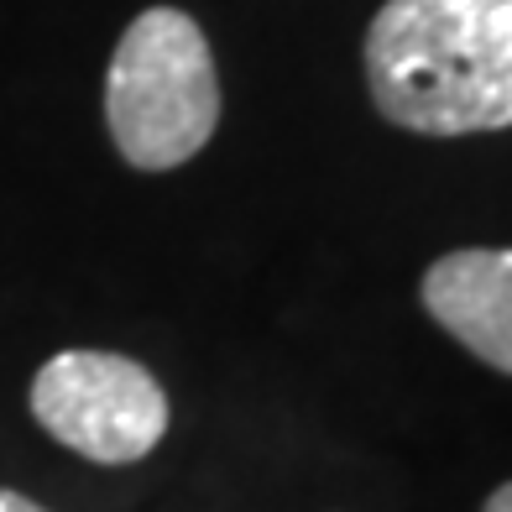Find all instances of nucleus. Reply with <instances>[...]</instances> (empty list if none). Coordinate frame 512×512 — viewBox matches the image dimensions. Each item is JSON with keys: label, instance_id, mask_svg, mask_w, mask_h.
Masks as SVG:
<instances>
[{"label": "nucleus", "instance_id": "f257e3e1", "mask_svg": "<svg viewBox=\"0 0 512 512\" xmlns=\"http://www.w3.org/2000/svg\"><path fill=\"white\" fill-rule=\"evenodd\" d=\"M366 89L418 136L507 131L512 0H387L366 27Z\"/></svg>", "mask_w": 512, "mask_h": 512}, {"label": "nucleus", "instance_id": "f03ea898", "mask_svg": "<svg viewBox=\"0 0 512 512\" xmlns=\"http://www.w3.org/2000/svg\"><path fill=\"white\" fill-rule=\"evenodd\" d=\"M105 126L131 168L168 173L209 147L220 126V79L199 21L152 6L121 32L105 74Z\"/></svg>", "mask_w": 512, "mask_h": 512}, {"label": "nucleus", "instance_id": "7ed1b4c3", "mask_svg": "<svg viewBox=\"0 0 512 512\" xmlns=\"http://www.w3.org/2000/svg\"><path fill=\"white\" fill-rule=\"evenodd\" d=\"M32 418L84 460L131 465L168 434V392L131 356L58 351L32 377Z\"/></svg>", "mask_w": 512, "mask_h": 512}, {"label": "nucleus", "instance_id": "20e7f679", "mask_svg": "<svg viewBox=\"0 0 512 512\" xmlns=\"http://www.w3.org/2000/svg\"><path fill=\"white\" fill-rule=\"evenodd\" d=\"M424 309L486 366L512 377V246H465L424 272Z\"/></svg>", "mask_w": 512, "mask_h": 512}, {"label": "nucleus", "instance_id": "39448f33", "mask_svg": "<svg viewBox=\"0 0 512 512\" xmlns=\"http://www.w3.org/2000/svg\"><path fill=\"white\" fill-rule=\"evenodd\" d=\"M0 512H48V507L32 502V497H21V492H0Z\"/></svg>", "mask_w": 512, "mask_h": 512}, {"label": "nucleus", "instance_id": "423d86ee", "mask_svg": "<svg viewBox=\"0 0 512 512\" xmlns=\"http://www.w3.org/2000/svg\"><path fill=\"white\" fill-rule=\"evenodd\" d=\"M486 512H512V481H507V486H497V492L486 497Z\"/></svg>", "mask_w": 512, "mask_h": 512}]
</instances>
